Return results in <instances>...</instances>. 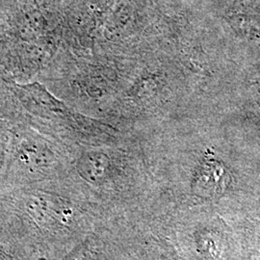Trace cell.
Returning <instances> with one entry per match:
<instances>
[{"mask_svg":"<svg viewBox=\"0 0 260 260\" xmlns=\"http://www.w3.org/2000/svg\"><path fill=\"white\" fill-rule=\"evenodd\" d=\"M231 175L222 163L207 159L198 173L194 190L198 195L215 198L223 195L230 185Z\"/></svg>","mask_w":260,"mask_h":260,"instance_id":"6da1fadb","label":"cell"}]
</instances>
